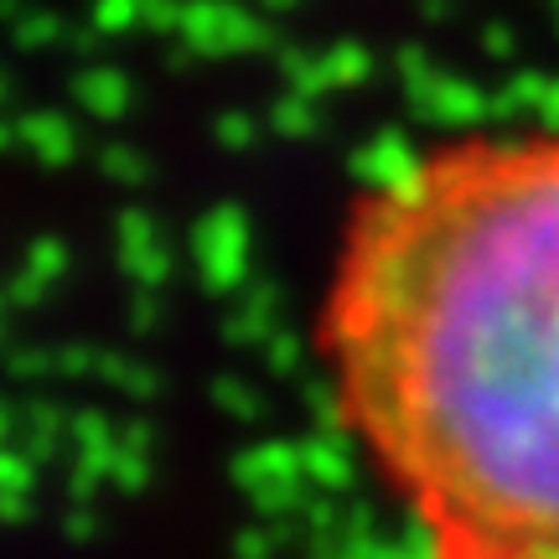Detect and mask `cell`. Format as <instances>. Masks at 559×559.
<instances>
[{
  "instance_id": "cell-1",
  "label": "cell",
  "mask_w": 559,
  "mask_h": 559,
  "mask_svg": "<svg viewBox=\"0 0 559 559\" xmlns=\"http://www.w3.org/2000/svg\"><path fill=\"white\" fill-rule=\"evenodd\" d=\"M321 347L430 559H559V135L451 140L379 181Z\"/></svg>"
}]
</instances>
